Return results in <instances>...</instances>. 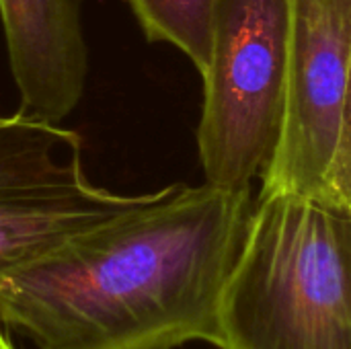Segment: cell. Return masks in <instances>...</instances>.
I'll list each match as a JSON object with an SVG mask.
<instances>
[{"label": "cell", "mask_w": 351, "mask_h": 349, "mask_svg": "<svg viewBox=\"0 0 351 349\" xmlns=\"http://www.w3.org/2000/svg\"><path fill=\"white\" fill-rule=\"evenodd\" d=\"M251 189L169 185L0 278V321L37 349L214 341Z\"/></svg>", "instance_id": "obj_1"}, {"label": "cell", "mask_w": 351, "mask_h": 349, "mask_svg": "<svg viewBox=\"0 0 351 349\" xmlns=\"http://www.w3.org/2000/svg\"><path fill=\"white\" fill-rule=\"evenodd\" d=\"M218 349H351V212L259 195L226 280Z\"/></svg>", "instance_id": "obj_2"}, {"label": "cell", "mask_w": 351, "mask_h": 349, "mask_svg": "<svg viewBox=\"0 0 351 349\" xmlns=\"http://www.w3.org/2000/svg\"><path fill=\"white\" fill-rule=\"evenodd\" d=\"M290 0H218L197 128L206 181L251 189L282 130Z\"/></svg>", "instance_id": "obj_3"}, {"label": "cell", "mask_w": 351, "mask_h": 349, "mask_svg": "<svg viewBox=\"0 0 351 349\" xmlns=\"http://www.w3.org/2000/svg\"><path fill=\"white\" fill-rule=\"evenodd\" d=\"M259 195L351 212V0H290L280 140Z\"/></svg>", "instance_id": "obj_4"}, {"label": "cell", "mask_w": 351, "mask_h": 349, "mask_svg": "<svg viewBox=\"0 0 351 349\" xmlns=\"http://www.w3.org/2000/svg\"><path fill=\"white\" fill-rule=\"evenodd\" d=\"M88 181L82 138L56 121L0 117V278L134 202Z\"/></svg>", "instance_id": "obj_5"}, {"label": "cell", "mask_w": 351, "mask_h": 349, "mask_svg": "<svg viewBox=\"0 0 351 349\" xmlns=\"http://www.w3.org/2000/svg\"><path fill=\"white\" fill-rule=\"evenodd\" d=\"M21 113L60 123L80 101L88 70L80 0H0Z\"/></svg>", "instance_id": "obj_6"}, {"label": "cell", "mask_w": 351, "mask_h": 349, "mask_svg": "<svg viewBox=\"0 0 351 349\" xmlns=\"http://www.w3.org/2000/svg\"><path fill=\"white\" fill-rule=\"evenodd\" d=\"M146 39L181 49L204 76L212 62L218 0H128Z\"/></svg>", "instance_id": "obj_7"}, {"label": "cell", "mask_w": 351, "mask_h": 349, "mask_svg": "<svg viewBox=\"0 0 351 349\" xmlns=\"http://www.w3.org/2000/svg\"><path fill=\"white\" fill-rule=\"evenodd\" d=\"M0 349H16L12 344L10 331L6 329V325L2 321H0Z\"/></svg>", "instance_id": "obj_8"}]
</instances>
